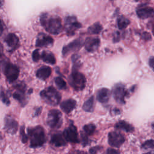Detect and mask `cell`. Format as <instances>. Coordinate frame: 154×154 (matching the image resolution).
<instances>
[{
	"label": "cell",
	"instance_id": "cell-35",
	"mask_svg": "<svg viewBox=\"0 0 154 154\" xmlns=\"http://www.w3.org/2000/svg\"><path fill=\"white\" fill-rule=\"evenodd\" d=\"M106 154H120L119 152L115 150V149H108L106 151Z\"/></svg>",
	"mask_w": 154,
	"mask_h": 154
},
{
	"label": "cell",
	"instance_id": "cell-19",
	"mask_svg": "<svg viewBox=\"0 0 154 154\" xmlns=\"http://www.w3.org/2000/svg\"><path fill=\"white\" fill-rule=\"evenodd\" d=\"M110 97V91L106 88H102L98 90L96 95L97 100L102 103H106Z\"/></svg>",
	"mask_w": 154,
	"mask_h": 154
},
{
	"label": "cell",
	"instance_id": "cell-42",
	"mask_svg": "<svg viewBox=\"0 0 154 154\" xmlns=\"http://www.w3.org/2000/svg\"><path fill=\"white\" fill-rule=\"evenodd\" d=\"M145 154H154V151H152V152H149L148 153H146Z\"/></svg>",
	"mask_w": 154,
	"mask_h": 154
},
{
	"label": "cell",
	"instance_id": "cell-5",
	"mask_svg": "<svg viewBox=\"0 0 154 154\" xmlns=\"http://www.w3.org/2000/svg\"><path fill=\"white\" fill-rule=\"evenodd\" d=\"M48 125L52 128L56 129L61 126L62 123V114L58 109H53L49 111L47 117Z\"/></svg>",
	"mask_w": 154,
	"mask_h": 154
},
{
	"label": "cell",
	"instance_id": "cell-16",
	"mask_svg": "<svg viewBox=\"0 0 154 154\" xmlns=\"http://www.w3.org/2000/svg\"><path fill=\"white\" fill-rule=\"evenodd\" d=\"M138 16L141 19H147L154 16V9L150 7L143 6L137 10Z\"/></svg>",
	"mask_w": 154,
	"mask_h": 154
},
{
	"label": "cell",
	"instance_id": "cell-13",
	"mask_svg": "<svg viewBox=\"0 0 154 154\" xmlns=\"http://www.w3.org/2000/svg\"><path fill=\"white\" fill-rule=\"evenodd\" d=\"M18 128L17 121L10 116H7L4 120V128L6 132L10 134H14Z\"/></svg>",
	"mask_w": 154,
	"mask_h": 154
},
{
	"label": "cell",
	"instance_id": "cell-41",
	"mask_svg": "<svg viewBox=\"0 0 154 154\" xmlns=\"http://www.w3.org/2000/svg\"><path fill=\"white\" fill-rule=\"evenodd\" d=\"M42 109V108H39L38 109H37V111H35V114L36 115H38L40 113V110Z\"/></svg>",
	"mask_w": 154,
	"mask_h": 154
},
{
	"label": "cell",
	"instance_id": "cell-32",
	"mask_svg": "<svg viewBox=\"0 0 154 154\" xmlns=\"http://www.w3.org/2000/svg\"><path fill=\"white\" fill-rule=\"evenodd\" d=\"M32 58L34 61H38L41 58V55L39 54V50L35 49L33 51L32 54Z\"/></svg>",
	"mask_w": 154,
	"mask_h": 154
},
{
	"label": "cell",
	"instance_id": "cell-21",
	"mask_svg": "<svg viewBox=\"0 0 154 154\" xmlns=\"http://www.w3.org/2000/svg\"><path fill=\"white\" fill-rule=\"evenodd\" d=\"M51 69L49 66H42L36 72V76L42 80H45L49 78L51 74Z\"/></svg>",
	"mask_w": 154,
	"mask_h": 154
},
{
	"label": "cell",
	"instance_id": "cell-6",
	"mask_svg": "<svg viewBox=\"0 0 154 154\" xmlns=\"http://www.w3.org/2000/svg\"><path fill=\"white\" fill-rule=\"evenodd\" d=\"M3 70L7 80L10 83L15 81L19 75V68L10 63H7L4 64Z\"/></svg>",
	"mask_w": 154,
	"mask_h": 154
},
{
	"label": "cell",
	"instance_id": "cell-30",
	"mask_svg": "<svg viewBox=\"0 0 154 154\" xmlns=\"http://www.w3.org/2000/svg\"><path fill=\"white\" fill-rule=\"evenodd\" d=\"M154 147V141L152 140H149L145 141L141 146V148L144 149H152Z\"/></svg>",
	"mask_w": 154,
	"mask_h": 154
},
{
	"label": "cell",
	"instance_id": "cell-10",
	"mask_svg": "<svg viewBox=\"0 0 154 154\" xmlns=\"http://www.w3.org/2000/svg\"><path fill=\"white\" fill-rule=\"evenodd\" d=\"M63 136L66 141L70 143H77L79 142L77 129L73 125H70L64 131Z\"/></svg>",
	"mask_w": 154,
	"mask_h": 154
},
{
	"label": "cell",
	"instance_id": "cell-44",
	"mask_svg": "<svg viewBox=\"0 0 154 154\" xmlns=\"http://www.w3.org/2000/svg\"><path fill=\"white\" fill-rule=\"evenodd\" d=\"M152 127H153V129H154V125H152Z\"/></svg>",
	"mask_w": 154,
	"mask_h": 154
},
{
	"label": "cell",
	"instance_id": "cell-26",
	"mask_svg": "<svg viewBox=\"0 0 154 154\" xmlns=\"http://www.w3.org/2000/svg\"><path fill=\"white\" fill-rule=\"evenodd\" d=\"M129 20L125 18V17H120V18H119L118 20H117V25H118V27L119 29H125V28H126L128 25L129 24Z\"/></svg>",
	"mask_w": 154,
	"mask_h": 154
},
{
	"label": "cell",
	"instance_id": "cell-29",
	"mask_svg": "<svg viewBox=\"0 0 154 154\" xmlns=\"http://www.w3.org/2000/svg\"><path fill=\"white\" fill-rule=\"evenodd\" d=\"M0 100L6 105H9L10 103V100L7 97V94L4 91H2V90L0 91Z\"/></svg>",
	"mask_w": 154,
	"mask_h": 154
},
{
	"label": "cell",
	"instance_id": "cell-7",
	"mask_svg": "<svg viewBox=\"0 0 154 154\" xmlns=\"http://www.w3.org/2000/svg\"><path fill=\"white\" fill-rule=\"evenodd\" d=\"M81 27V24L77 20L76 17L73 16H68L65 20V31L66 34L72 36L74 35L76 31Z\"/></svg>",
	"mask_w": 154,
	"mask_h": 154
},
{
	"label": "cell",
	"instance_id": "cell-28",
	"mask_svg": "<svg viewBox=\"0 0 154 154\" xmlns=\"http://www.w3.org/2000/svg\"><path fill=\"white\" fill-rule=\"evenodd\" d=\"M55 83L56 85L57 86V87L59 89L63 90V89H65L66 87V82L64 81V80L62 78H61L60 76L57 77L55 79Z\"/></svg>",
	"mask_w": 154,
	"mask_h": 154
},
{
	"label": "cell",
	"instance_id": "cell-33",
	"mask_svg": "<svg viewBox=\"0 0 154 154\" xmlns=\"http://www.w3.org/2000/svg\"><path fill=\"white\" fill-rule=\"evenodd\" d=\"M81 140H82V143L84 146H86L88 143V139L86 135V134L81 133Z\"/></svg>",
	"mask_w": 154,
	"mask_h": 154
},
{
	"label": "cell",
	"instance_id": "cell-3",
	"mask_svg": "<svg viewBox=\"0 0 154 154\" xmlns=\"http://www.w3.org/2000/svg\"><path fill=\"white\" fill-rule=\"evenodd\" d=\"M42 99L47 104L55 106L58 105L61 99L60 93L52 86H50L40 92Z\"/></svg>",
	"mask_w": 154,
	"mask_h": 154
},
{
	"label": "cell",
	"instance_id": "cell-2",
	"mask_svg": "<svg viewBox=\"0 0 154 154\" xmlns=\"http://www.w3.org/2000/svg\"><path fill=\"white\" fill-rule=\"evenodd\" d=\"M28 133L30 140V146L31 147H40L45 143V132L43 128L41 126L28 128Z\"/></svg>",
	"mask_w": 154,
	"mask_h": 154
},
{
	"label": "cell",
	"instance_id": "cell-20",
	"mask_svg": "<svg viewBox=\"0 0 154 154\" xmlns=\"http://www.w3.org/2000/svg\"><path fill=\"white\" fill-rule=\"evenodd\" d=\"M51 143L55 147H60L64 146L66 142L63 135L61 133H56L51 137Z\"/></svg>",
	"mask_w": 154,
	"mask_h": 154
},
{
	"label": "cell",
	"instance_id": "cell-22",
	"mask_svg": "<svg viewBox=\"0 0 154 154\" xmlns=\"http://www.w3.org/2000/svg\"><path fill=\"white\" fill-rule=\"evenodd\" d=\"M115 128L117 129H121L123 131H125L127 132H131L134 131V127L129 124L128 123H127L125 121L123 120H120L119 122H118L116 125H115Z\"/></svg>",
	"mask_w": 154,
	"mask_h": 154
},
{
	"label": "cell",
	"instance_id": "cell-27",
	"mask_svg": "<svg viewBox=\"0 0 154 154\" xmlns=\"http://www.w3.org/2000/svg\"><path fill=\"white\" fill-rule=\"evenodd\" d=\"M95 129H96V127L93 124L86 125L83 128L85 134H86L87 135H90L93 134L95 131Z\"/></svg>",
	"mask_w": 154,
	"mask_h": 154
},
{
	"label": "cell",
	"instance_id": "cell-4",
	"mask_svg": "<svg viewBox=\"0 0 154 154\" xmlns=\"http://www.w3.org/2000/svg\"><path fill=\"white\" fill-rule=\"evenodd\" d=\"M69 80L71 87L76 91L83 90L85 86L86 79L84 75L77 70H73Z\"/></svg>",
	"mask_w": 154,
	"mask_h": 154
},
{
	"label": "cell",
	"instance_id": "cell-18",
	"mask_svg": "<svg viewBox=\"0 0 154 154\" xmlns=\"http://www.w3.org/2000/svg\"><path fill=\"white\" fill-rule=\"evenodd\" d=\"M76 102L73 99H69L64 100L60 103V108L65 113H70L73 109L75 108Z\"/></svg>",
	"mask_w": 154,
	"mask_h": 154
},
{
	"label": "cell",
	"instance_id": "cell-38",
	"mask_svg": "<svg viewBox=\"0 0 154 154\" xmlns=\"http://www.w3.org/2000/svg\"><path fill=\"white\" fill-rule=\"evenodd\" d=\"M3 31H4V24L2 21L0 19V35H1Z\"/></svg>",
	"mask_w": 154,
	"mask_h": 154
},
{
	"label": "cell",
	"instance_id": "cell-1",
	"mask_svg": "<svg viewBox=\"0 0 154 154\" xmlns=\"http://www.w3.org/2000/svg\"><path fill=\"white\" fill-rule=\"evenodd\" d=\"M40 23L52 34H59L62 29L61 19L57 16H49L48 14H43L40 16Z\"/></svg>",
	"mask_w": 154,
	"mask_h": 154
},
{
	"label": "cell",
	"instance_id": "cell-43",
	"mask_svg": "<svg viewBox=\"0 0 154 154\" xmlns=\"http://www.w3.org/2000/svg\"><path fill=\"white\" fill-rule=\"evenodd\" d=\"M152 32H153V34L154 35V25H153V29H152Z\"/></svg>",
	"mask_w": 154,
	"mask_h": 154
},
{
	"label": "cell",
	"instance_id": "cell-39",
	"mask_svg": "<svg viewBox=\"0 0 154 154\" xmlns=\"http://www.w3.org/2000/svg\"><path fill=\"white\" fill-rule=\"evenodd\" d=\"M71 154H87L86 152L84 151H81V150H76L73 152Z\"/></svg>",
	"mask_w": 154,
	"mask_h": 154
},
{
	"label": "cell",
	"instance_id": "cell-36",
	"mask_svg": "<svg viewBox=\"0 0 154 154\" xmlns=\"http://www.w3.org/2000/svg\"><path fill=\"white\" fill-rule=\"evenodd\" d=\"M149 64L150 67L154 70V57H151L149 60Z\"/></svg>",
	"mask_w": 154,
	"mask_h": 154
},
{
	"label": "cell",
	"instance_id": "cell-14",
	"mask_svg": "<svg viewBox=\"0 0 154 154\" xmlns=\"http://www.w3.org/2000/svg\"><path fill=\"white\" fill-rule=\"evenodd\" d=\"M53 42L54 40L51 36L44 33H40L37 37L35 46L38 48L45 47L52 45Z\"/></svg>",
	"mask_w": 154,
	"mask_h": 154
},
{
	"label": "cell",
	"instance_id": "cell-11",
	"mask_svg": "<svg viewBox=\"0 0 154 154\" xmlns=\"http://www.w3.org/2000/svg\"><path fill=\"white\" fill-rule=\"evenodd\" d=\"M82 46V40L80 38H77L63 47L62 50V54L64 57H66L70 53L77 51L81 48Z\"/></svg>",
	"mask_w": 154,
	"mask_h": 154
},
{
	"label": "cell",
	"instance_id": "cell-37",
	"mask_svg": "<svg viewBox=\"0 0 154 154\" xmlns=\"http://www.w3.org/2000/svg\"><path fill=\"white\" fill-rule=\"evenodd\" d=\"M142 37H143L144 39H145V40H149V39H150V38H151L150 34H149L148 32H144L143 34Z\"/></svg>",
	"mask_w": 154,
	"mask_h": 154
},
{
	"label": "cell",
	"instance_id": "cell-23",
	"mask_svg": "<svg viewBox=\"0 0 154 154\" xmlns=\"http://www.w3.org/2000/svg\"><path fill=\"white\" fill-rule=\"evenodd\" d=\"M41 58L44 62L51 64H54L56 62V60L54 54L52 52L48 51H43L41 55Z\"/></svg>",
	"mask_w": 154,
	"mask_h": 154
},
{
	"label": "cell",
	"instance_id": "cell-24",
	"mask_svg": "<svg viewBox=\"0 0 154 154\" xmlns=\"http://www.w3.org/2000/svg\"><path fill=\"white\" fill-rule=\"evenodd\" d=\"M94 108V97L92 96L88 98L83 104L82 109L86 112H92Z\"/></svg>",
	"mask_w": 154,
	"mask_h": 154
},
{
	"label": "cell",
	"instance_id": "cell-8",
	"mask_svg": "<svg viewBox=\"0 0 154 154\" xmlns=\"http://www.w3.org/2000/svg\"><path fill=\"white\" fill-rule=\"evenodd\" d=\"M15 91L13 93V97L18 100L23 106L27 103V98L26 95V87L23 83L16 84L14 86Z\"/></svg>",
	"mask_w": 154,
	"mask_h": 154
},
{
	"label": "cell",
	"instance_id": "cell-17",
	"mask_svg": "<svg viewBox=\"0 0 154 154\" xmlns=\"http://www.w3.org/2000/svg\"><path fill=\"white\" fill-rule=\"evenodd\" d=\"M5 42L12 51L17 49L19 45V40L17 36L13 33H10L5 37Z\"/></svg>",
	"mask_w": 154,
	"mask_h": 154
},
{
	"label": "cell",
	"instance_id": "cell-40",
	"mask_svg": "<svg viewBox=\"0 0 154 154\" xmlns=\"http://www.w3.org/2000/svg\"><path fill=\"white\" fill-rule=\"evenodd\" d=\"M3 55V46L0 43V58Z\"/></svg>",
	"mask_w": 154,
	"mask_h": 154
},
{
	"label": "cell",
	"instance_id": "cell-15",
	"mask_svg": "<svg viewBox=\"0 0 154 154\" xmlns=\"http://www.w3.org/2000/svg\"><path fill=\"white\" fill-rule=\"evenodd\" d=\"M100 40L97 37H87L84 42L85 49L90 52L95 51L99 47Z\"/></svg>",
	"mask_w": 154,
	"mask_h": 154
},
{
	"label": "cell",
	"instance_id": "cell-25",
	"mask_svg": "<svg viewBox=\"0 0 154 154\" xmlns=\"http://www.w3.org/2000/svg\"><path fill=\"white\" fill-rule=\"evenodd\" d=\"M102 29V25L99 22H96L88 27V32L91 34H98L100 32Z\"/></svg>",
	"mask_w": 154,
	"mask_h": 154
},
{
	"label": "cell",
	"instance_id": "cell-9",
	"mask_svg": "<svg viewBox=\"0 0 154 154\" xmlns=\"http://www.w3.org/2000/svg\"><path fill=\"white\" fill-rule=\"evenodd\" d=\"M127 90L122 84H117L112 88V94L117 102L120 104L125 103V97L127 95Z\"/></svg>",
	"mask_w": 154,
	"mask_h": 154
},
{
	"label": "cell",
	"instance_id": "cell-31",
	"mask_svg": "<svg viewBox=\"0 0 154 154\" xmlns=\"http://www.w3.org/2000/svg\"><path fill=\"white\" fill-rule=\"evenodd\" d=\"M20 138L22 141L25 143L28 140V137L25 133V129H24V126L21 127L20 128Z\"/></svg>",
	"mask_w": 154,
	"mask_h": 154
},
{
	"label": "cell",
	"instance_id": "cell-34",
	"mask_svg": "<svg viewBox=\"0 0 154 154\" xmlns=\"http://www.w3.org/2000/svg\"><path fill=\"white\" fill-rule=\"evenodd\" d=\"M100 149V147L99 146H95V147H93L92 148H91L90 149V154H96L97 151Z\"/></svg>",
	"mask_w": 154,
	"mask_h": 154
},
{
	"label": "cell",
	"instance_id": "cell-12",
	"mask_svg": "<svg viewBox=\"0 0 154 154\" xmlns=\"http://www.w3.org/2000/svg\"><path fill=\"white\" fill-rule=\"evenodd\" d=\"M125 141L124 136L120 132L113 131L108 134V143L112 147H119Z\"/></svg>",
	"mask_w": 154,
	"mask_h": 154
}]
</instances>
